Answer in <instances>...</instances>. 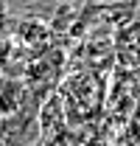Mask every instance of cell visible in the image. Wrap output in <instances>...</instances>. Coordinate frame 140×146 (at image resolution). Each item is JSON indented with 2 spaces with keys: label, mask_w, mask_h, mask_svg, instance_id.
I'll list each match as a JSON object with an SVG mask.
<instances>
[{
  "label": "cell",
  "mask_w": 140,
  "mask_h": 146,
  "mask_svg": "<svg viewBox=\"0 0 140 146\" xmlns=\"http://www.w3.org/2000/svg\"><path fill=\"white\" fill-rule=\"evenodd\" d=\"M112 48H115L118 68L137 70L140 68V20H129V23H123V25L115 28Z\"/></svg>",
  "instance_id": "obj_1"
},
{
  "label": "cell",
  "mask_w": 140,
  "mask_h": 146,
  "mask_svg": "<svg viewBox=\"0 0 140 146\" xmlns=\"http://www.w3.org/2000/svg\"><path fill=\"white\" fill-rule=\"evenodd\" d=\"M129 135H132V143H137V146H140V121H137V118L132 121V127H129Z\"/></svg>",
  "instance_id": "obj_3"
},
{
  "label": "cell",
  "mask_w": 140,
  "mask_h": 146,
  "mask_svg": "<svg viewBox=\"0 0 140 146\" xmlns=\"http://www.w3.org/2000/svg\"><path fill=\"white\" fill-rule=\"evenodd\" d=\"M17 39L25 48H45L51 42V28L39 17H28L17 25Z\"/></svg>",
  "instance_id": "obj_2"
}]
</instances>
